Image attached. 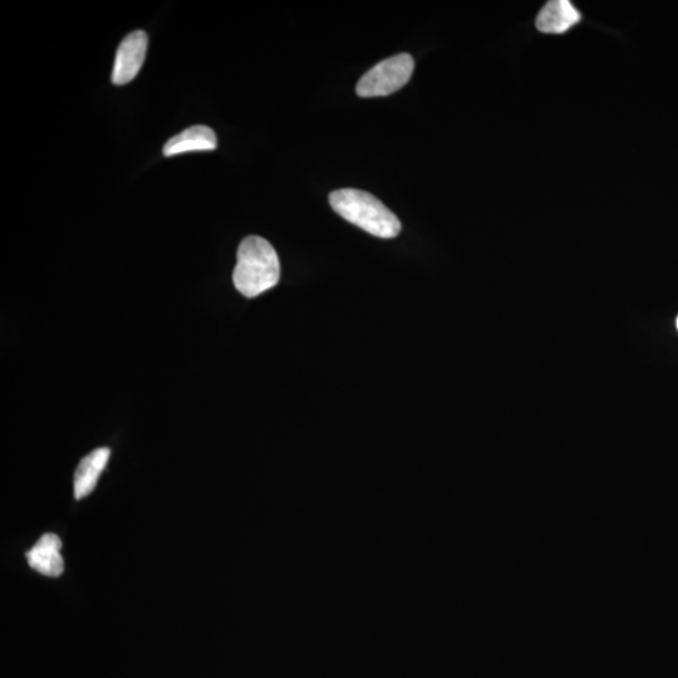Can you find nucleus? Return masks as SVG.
I'll list each match as a JSON object with an SVG mask.
<instances>
[{
    "instance_id": "f257e3e1",
    "label": "nucleus",
    "mask_w": 678,
    "mask_h": 678,
    "mask_svg": "<svg viewBox=\"0 0 678 678\" xmlns=\"http://www.w3.org/2000/svg\"><path fill=\"white\" fill-rule=\"evenodd\" d=\"M235 265L234 286L244 297L254 298L277 286L280 279V263L272 244L252 235L239 245Z\"/></svg>"
},
{
    "instance_id": "f03ea898",
    "label": "nucleus",
    "mask_w": 678,
    "mask_h": 678,
    "mask_svg": "<svg viewBox=\"0 0 678 678\" xmlns=\"http://www.w3.org/2000/svg\"><path fill=\"white\" fill-rule=\"evenodd\" d=\"M329 203L338 215L373 237L392 239L401 232L399 218L367 191L341 189L329 195Z\"/></svg>"
},
{
    "instance_id": "7ed1b4c3",
    "label": "nucleus",
    "mask_w": 678,
    "mask_h": 678,
    "mask_svg": "<svg viewBox=\"0 0 678 678\" xmlns=\"http://www.w3.org/2000/svg\"><path fill=\"white\" fill-rule=\"evenodd\" d=\"M415 70L414 58L407 53L397 54L378 63L357 83L360 97H383L401 90L411 80Z\"/></svg>"
},
{
    "instance_id": "20e7f679",
    "label": "nucleus",
    "mask_w": 678,
    "mask_h": 678,
    "mask_svg": "<svg viewBox=\"0 0 678 678\" xmlns=\"http://www.w3.org/2000/svg\"><path fill=\"white\" fill-rule=\"evenodd\" d=\"M147 42L149 39L144 31L132 32L121 42L112 71L115 85H126L139 75L146 58Z\"/></svg>"
},
{
    "instance_id": "39448f33",
    "label": "nucleus",
    "mask_w": 678,
    "mask_h": 678,
    "mask_svg": "<svg viewBox=\"0 0 678 678\" xmlns=\"http://www.w3.org/2000/svg\"><path fill=\"white\" fill-rule=\"evenodd\" d=\"M582 21L581 11L569 0H550L540 9L535 19V27L540 33L560 36L571 31Z\"/></svg>"
},
{
    "instance_id": "423d86ee",
    "label": "nucleus",
    "mask_w": 678,
    "mask_h": 678,
    "mask_svg": "<svg viewBox=\"0 0 678 678\" xmlns=\"http://www.w3.org/2000/svg\"><path fill=\"white\" fill-rule=\"evenodd\" d=\"M62 540L58 535L47 533L39 538L26 557L29 567L47 577H60L65 571V560L61 555Z\"/></svg>"
},
{
    "instance_id": "0eeeda50",
    "label": "nucleus",
    "mask_w": 678,
    "mask_h": 678,
    "mask_svg": "<svg viewBox=\"0 0 678 678\" xmlns=\"http://www.w3.org/2000/svg\"><path fill=\"white\" fill-rule=\"evenodd\" d=\"M111 451L107 447L93 450L81 460L75 473V498L81 500L95 490L97 481L105 470Z\"/></svg>"
},
{
    "instance_id": "6e6552de",
    "label": "nucleus",
    "mask_w": 678,
    "mask_h": 678,
    "mask_svg": "<svg viewBox=\"0 0 678 678\" xmlns=\"http://www.w3.org/2000/svg\"><path fill=\"white\" fill-rule=\"evenodd\" d=\"M218 146V140L213 130L208 126H193L171 137L164 146V155L167 157L185 154L193 151H213Z\"/></svg>"
},
{
    "instance_id": "1a4fd4ad",
    "label": "nucleus",
    "mask_w": 678,
    "mask_h": 678,
    "mask_svg": "<svg viewBox=\"0 0 678 678\" xmlns=\"http://www.w3.org/2000/svg\"><path fill=\"white\" fill-rule=\"evenodd\" d=\"M677 328H678V318H677Z\"/></svg>"
}]
</instances>
